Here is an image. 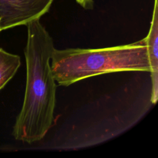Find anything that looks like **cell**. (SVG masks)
I'll list each match as a JSON object with an SVG mask.
<instances>
[{"label":"cell","instance_id":"obj_1","mask_svg":"<svg viewBox=\"0 0 158 158\" xmlns=\"http://www.w3.org/2000/svg\"><path fill=\"white\" fill-rule=\"evenodd\" d=\"M27 27L26 88L12 135L18 141L33 143L46 136L54 121L57 85L50 60L55 48L52 38L40 19L29 22Z\"/></svg>","mask_w":158,"mask_h":158},{"label":"cell","instance_id":"obj_2","mask_svg":"<svg viewBox=\"0 0 158 158\" xmlns=\"http://www.w3.org/2000/svg\"><path fill=\"white\" fill-rule=\"evenodd\" d=\"M51 60L54 78L64 86L108 73L151 70L144 38L128 44L100 49H54Z\"/></svg>","mask_w":158,"mask_h":158},{"label":"cell","instance_id":"obj_3","mask_svg":"<svg viewBox=\"0 0 158 158\" xmlns=\"http://www.w3.org/2000/svg\"><path fill=\"white\" fill-rule=\"evenodd\" d=\"M54 0H0V31L40 19Z\"/></svg>","mask_w":158,"mask_h":158},{"label":"cell","instance_id":"obj_4","mask_svg":"<svg viewBox=\"0 0 158 158\" xmlns=\"http://www.w3.org/2000/svg\"><path fill=\"white\" fill-rule=\"evenodd\" d=\"M144 39L151 69V101L153 104H156L158 98V0H154L150 29Z\"/></svg>","mask_w":158,"mask_h":158},{"label":"cell","instance_id":"obj_5","mask_svg":"<svg viewBox=\"0 0 158 158\" xmlns=\"http://www.w3.org/2000/svg\"><path fill=\"white\" fill-rule=\"evenodd\" d=\"M20 64L19 56L0 48V90L14 77Z\"/></svg>","mask_w":158,"mask_h":158},{"label":"cell","instance_id":"obj_6","mask_svg":"<svg viewBox=\"0 0 158 158\" xmlns=\"http://www.w3.org/2000/svg\"><path fill=\"white\" fill-rule=\"evenodd\" d=\"M81 7L86 9H91L93 7V0H76Z\"/></svg>","mask_w":158,"mask_h":158}]
</instances>
